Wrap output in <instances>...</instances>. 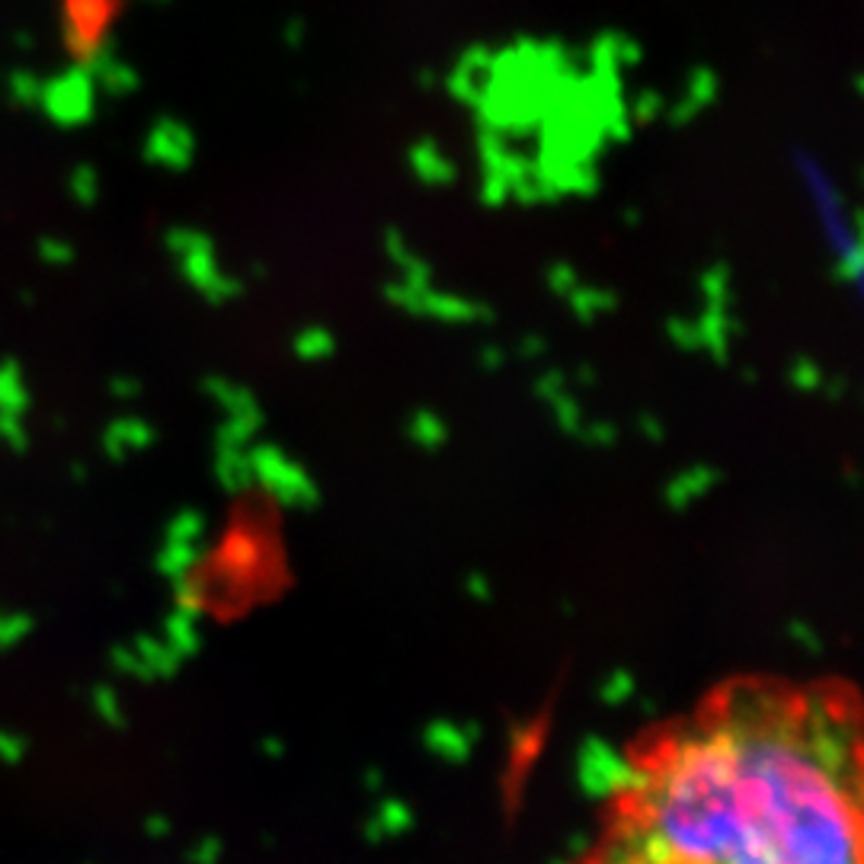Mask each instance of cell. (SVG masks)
I'll list each match as a JSON object with an SVG mask.
<instances>
[{
  "label": "cell",
  "mask_w": 864,
  "mask_h": 864,
  "mask_svg": "<svg viewBox=\"0 0 864 864\" xmlns=\"http://www.w3.org/2000/svg\"><path fill=\"white\" fill-rule=\"evenodd\" d=\"M567 864H864V691L734 673L618 749Z\"/></svg>",
  "instance_id": "cell-1"
},
{
  "label": "cell",
  "mask_w": 864,
  "mask_h": 864,
  "mask_svg": "<svg viewBox=\"0 0 864 864\" xmlns=\"http://www.w3.org/2000/svg\"><path fill=\"white\" fill-rule=\"evenodd\" d=\"M298 579L295 528L273 480H240L176 571V605L199 625L230 628L276 609Z\"/></svg>",
  "instance_id": "cell-2"
},
{
  "label": "cell",
  "mask_w": 864,
  "mask_h": 864,
  "mask_svg": "<svg viewBox=\"0 0 864 864\" xmlns=\"http://www.w3.org/2000/svg\"><path fill=\"white\" fill-rule=\"evenodd\" d=\"M61 55L74 67H97L110 55L132 0H49Z\"/></svg>",
  "instance_id": "cell-3"
}]
</instances>
